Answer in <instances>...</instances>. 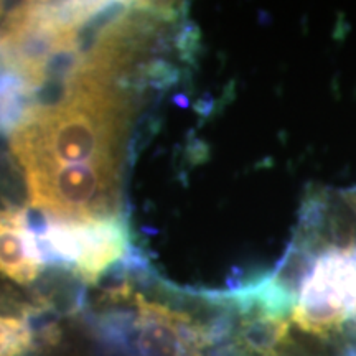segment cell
Masks as SVG:
<instances>
[{"instance_id":"2","label":"cell","mask_w":356,"mask_h":356,"mask_svg":"<svg viewBox=\"0 0 356 356\" xmlns=\"http://www.w3.org/2000/svg\"><path fill=\"white\" fill-rule=\"evenodd\" d=\"M115 81L73 65L60 99L25 109L10 137L12 152L24 172L122 167L132 102Z\"/></svg>"},{"instance_id":"3","label":"cell","mask_w":356,"mask_h":356,"mask_svg":"<svg viewBox=\"0 0 356 356\" xmlns=\"http://www.w3.org/2000/svg\"><path fill=\"white\" fill-rule=\"evenodd\" d=\"M102 2H26L12 10L0 35V55L29 91L48 81L56 60L78 48L79 32L104 10Z\"/></svg>"},{"instance_id":"4","label":"cell","mask_w":356,"mask_h":356,"mask_svg":"<svg viewBox=\"0 0 356 356\" xmlns=\"http://www.w3.org/2000/svg\"><path fill=\"white\" fill-rule=\"evenodd\" d=\"M44 243L60 259L73 264L84 282L95 284L111 266L126 256L129 231L115 218L91 221H53Z\"/></svg>"},{"instance_id":"6","label":"cell","mask_w":356,"mask_h":356,"mask_svg":"<svg viewBox=\"0 0 356 356\" xmlns=\"http://www.w3.org/2000/svg\"><path fill=\"white\" fill-rule=\"evenodd\" d=\"M33 345V330L25 314L0 310V356H24Z\"/></svg>"},{"instance_id":"1","label":"cell","mask_w":356,"mask_h":356,"mask_svg":"<svg viewBox=\"0 0 356 356\" xmlns=\"http://www.w3.org/2000/svg\"><path fill=\"white\" fill-rule=\"evenodd\" d=\"M228 293L243 356H356V186L310 193L274 269Z\"/></svg>"},{"instance_id":"5","label":"cell","mask_w":356,"mask_h":356,"mask_svg":"<svg viewBox=\"0 0 356 356\" xmlns=\"http://www.w3.org/2000/svg\"><path fill=\"white\" fill-rule=\"evenodd\" d=\"M43 254L22 208L0 210V273L20 286L32 284L43 267Z\"/></svg>"},{"instance_id":"7","label":"cell","mask_w":356,"mask_h":356,"mask_svg":"<svg viewBox=\"0 0 356 356\" xmlns=\"http://www.w3.org/2000/svg\"><path fill=\"white\" fill-rule=\"evenodd\" d=\"M0 13H2V3H0Z\"/></svg>"}]
</instances>
